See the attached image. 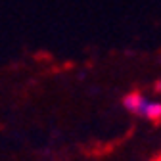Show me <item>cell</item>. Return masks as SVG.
<instances>
[{"label": "cell", "mask_w": 161, "mask_h": 161, "mask_svg": "<svg viewBox=\"0 0 161 161\" xmlns=\"http://www.w3.org/2000/svg\"><path fill=\"white\" fill-rule=\"evenodd\" d=\"M155 90H157V92H161V79L157 80V85H155Z\"/></svg>", "instance_id": "7a4b0ae2"}, {"label": "cell", "mask_w": 161, "mask_h": 161, "mask_svg": "<svg viewBox=\"0 0 161 161\" xmlns=\"http://www.w3.org/2000/svg\"><path fill=\"white\" fill-rule=\"evenodd\" d=\"M153 161H161V153H159V155H157V157H155Z\"/></svg>", "instance_id": "3957f363"}, {"label": "cell", "mask_w": 161, "mask_h": 161, "mask_svg": "<svg viewBox=\"0 0 161 161\" xmlns=\"http://www.w3.org/2000/svg\"><path fill=\"white\" fill-rule=\"evenodd\" d=\"M123 106L127 111L136 113L144 119L150 121H159L161 119V102H155V100L146 98L140 92H130L123 98Z\"/></svg>", "instance_id": "6da1fadb"}]
</instances>
